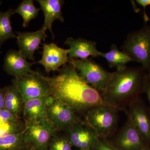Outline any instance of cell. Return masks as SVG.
<instances>
[{"label":"cell","mask_w":150,"mask_h":150,"mask_svg":"<svg viewBox=\"0 0 150 150\" xmlns=\"http://www.w3.org/2000/svg\"><path fill=\"white\" fill-rule=\"evenodd\" d=\"M53 77L45 76L51 96L64 103L76 113H83L92 108L106 104L101 94L83 80L72 65L68 63Z\"/></svg>","instance_id":"6da1fadb"},{"label":"cell","mask_w":150,"mask_h":150,"mask_svg":"<svg viewBox=\"0 0 150 150\" xmlns=\"http://www.w3.org/2000/svg\"><path fill=\"white\" fill-rule=\"evenodd\" d=\"M147 74L142 66H126L116 69L101 93L103 101L126 112L130 105L144 93Z\"/></svg>","instance_id":"7a4b0ae2"},{"label":"cell","mask_w":150,"mask_h":150,"mask_svg":"<svg viewBox=\"0 0 150 150\" xmlns=\"http://www.w3.org/2000/svg\"><path fill=\"white\" fill-rule=\"evenodd\" d=\"M118 110L107 104L95 106L86 112L84 121L99 138L108 140L116 131Z\"/></svg>","instance_id":"3957f363"},{"label":"cell","mask_w":150,"mask_h":150,"mask_svg":"<svg viewBox=\"0 0 150 150\" xmlns=\"http://www.w3.org/2000/svg\"><path fill=\"white\" fill-rule=\"evenodd\" d=\"M121 49L150 74V25L146 23L128 34Z\"/></svg>","instance_id":"277c9868"},{"label":"cell","mask_w":150,"mask_h":150,"mask_svg":"<svg viewBox=\"0 0 150 150\" xmlns=\"http://www.w3.org/2000/svg\"><path fill=\"white\" fill-rule=\"evenodd\" d=\"M68 63L72 65L86 83L102 93L112 76L110 72L103 69L92 59H69Z\"/></svg>","instance_id":"5b68a950"},{"label":"cell","mask_w":150,"mask_h":150,"mask_svg":"<svg viewBox=\"0 0 150 150\" xmlns=\"http://www.w3.org/2000/svg\"><path fill=\"white\" fill-rule=\"evenodd\" d=\"M12 84L21 95L24 102L39 98L51 96L50 86L45 76L38 71L18 78H14Z\"/></svg>","instance_id":"8992f818"},{"label":"cell","mask_w":150,"mask_h":150,"mask_svg":"<svg viewBox=\"0 0 150 150\" xmlns=\"http://www.w3.org/2000/svg\"><path fill=\"white\" fill-rule=\"evenodd\" d=\"M58 131L48 121L44 119L25 125V139L36 150H45Z\"/></svg>","instance_id":"52a82bcc"},{"label":"cell","mask_w":150,"mask_h":150,"mask_svg":"<svg viewBox=\"0 0 150 150\" xmlns=\"http://www.w3.org/2000/svg\"><path fill=\"white\" fill-rule=\"evenodd\" d=\"M47 117L58 131H65L75 124L85 122L71 108L61 100L55 99L48 105Z\"/></svg>","instance_id":"ba28073f"},{"label":"cell","mask_w":150,"mask_h":150,"mask_svg":"<svg viewBox=\"0 0 150 150\" xmlns=\"http://www.w3.org/2000/svg\"><path fill=\"white\" fill-rule=\"evenodd\" d=\"M126 113L140 136L150 147V110L149 107L140 97L130 105Z\"/></svg>","instance_id":"9c48e42d"},{"label":"cell","mask_w":150,"mask_h":150,"mask_svg":"<svg viewBox=\"0 0 150 150\" xmlns=\"http://www.w3.org/2000/svg\"><path fill=\"white\" fill-rule=\"evenodd\" d=\"M108 141L119 150H142L149 146L137 132L128 117L126 123L112 139Z\"/></svg>","instance_id":"30bf717a"},{"label":"cell","mask_w":150,"mask_h":150,"mask_svg":"<svg viewBox=\"0 0 150 150\" xmlns=\"http://www.w3.org/2000/svg\"><path fill=\"white\" fill-rule=\"evenodd\" d=\"M65 131L72 146L80 150H92L99 139L96 132L85 122L75 124Z\"/></svg>","instance_id":"8fae6325"},{"label":"cell","mask_w":150,"mask_h":150,"mask_svg":"<svg viewBox=\"0 0 150 150\" xmlns=\"http://www.w3.org/2000/svg\"><path fill=\"white\" fill-rule=\"evenodd\" d=\"M42 58L36 62L44 67L46 72L58 71L59 68L69 62V49L60 48L54 43L43 44Z\"/></svg>","instance_id":"7c38bea8"},{"label":"cell","mask_w":150,"mask_h":150,"mask_svg":"<svg viewBox=\"0 0 150 150\" xmlns=\"http://www.w3.org/2000/svg\"><path fill=\"white\" fill-rule=\"evenodd\" d=\"M36 63H30L20 51L11 49L6 54L3 67L8 74L18 78L32 72L31 67Z\"/></svg>","instance_id":"4fadbf2b"},{"label":"cell","mask_w":150,"mask_h":150,"mask_svg":"<svg viewBox=\"0 0 150 150\" xmlns=\"http://www.w3.org/2000/svg\"><path fill=\"white\" fill-rule=\"evenodd\" d=\"M19 51L26 58L34 62V53L38 50L42 40L47 37L46 31L40 28L35 32H17Z\"/></svg>","instance_id":"5bb4252c"},{"label":"cell","mask_w":150,"mask_h":150,"mask_svg":"<svg viewBox=\"0 0 150 150\" xmlns=\"http://www.w3.org/2000/svg\"><path fill=\"white\" fill-rule=\"evenodd\" d=\"M54 99L51 96H49L29 100L24 102L23 111L25 125L47 119V108Z\"/></svg>","instance_id":"9a60e30c"},{"label":"cell","mask_w":150,"mask_h":150,"mask_svg":"<svg viewBox=\"0 0 150 150\" xmlns=\"http://www.w3.org/2000/svg\"><path fill=\"white\" fill-rule=\"evenodd\" d=\"M65 44L69 47V59H85L89 56H101L102 52L97 50L96 42L82 38H68Z\"/></svg>","instance_id":"2e32d148"},{"label":"cell","mask_w":150,"mask_h":150,"mask_svg":"<svg viewBox=\"0 0 150 150\" xmlns=\"http://www.w3.org/2000/svg\"><path fill=\"white\" fill-rule=\"evenodd\" d=\"M36 1L39 3L44 15V23L41 29L46 31L48 30L54 39L55 35L52 30V25L56 20L64 22L62 8L64 1L63 0H37Z\"/></svg>","instance_id":"e0dca14e"},{"label":"cell","mask_w":150,"mask_h":150,"mask_svg":"<svg viewBox=\"0 0 150 150\" xmlns=\"http://www.w3.org/2000/svg\"><path fill=\"white\" fill-rule=\"evenodd\" d=\"M5 89V108L16 115H19L23 110L24 101L21 95L13 84Z\"/></svg>","instance_id":"ac0fdd59"},{"label":"cell","mask_w":150,"mask_h":150,"mask_svg":"<svg viewBox=\"0 0 150 150\" xmlns=\"http://www.w3.org/2000/svg\"><path fill=\"white\" fill-rule=\"evenodd\" d=\"M101 57L107 61L110 68L116 67V69L126 67L129 62H135L131 56L123 51L119 50L117 45L112 44L110 51L107 53H103Z\"/></svg>","instance_id":"d6986e66"},{"label":"cell","mask_w":150,"mask_h":150,"mask_svg":"<svg viewBox=\"0 0 150 150\" xmlns=\"http://www.w3.org/2000/svg\"><path fill=\"white\" fill-rule=\"evenodd\" d=\"M25 128L19 133L0 138V150H23L28 144L25 139Z\"/></svg>","instance_id":"ffe728a7"},{"label":"cell","mask_w":150,"mask_h":150,"mask_svg":"<svg viewBox=\"0 0 150 150\" xmlns=\"http://www.w3.org/2000/svg\"><path fill=\"white\" fill-rule=\"evenodd\" d=\"M14 14V9L11 8L4 12H0V48L6 40L17 37L11 23V17Z\"/></svg>","instance_id":"44dd1931"},{"label":"cell","mask_w":150,"mask_h":150,"mask_svg":"<svg viewBox=\"0 0 150 150\" xmlns=\"http://www.w3.org/2000/svg\"><path fill=\"white\" fill-rule=\"evenodd\" d=\"M40 9L35 6L32 0H23L16 9H14V13L21 16L23 20V26L26 27L30 22L36 17Z\"/></svg>","instance_id":"7402d4cb"},{"label":"cell","mask_w":150,"mask_h":150,"mask_svg":"<svg viewBox=\"0 0 150 150\" xmlns=\"http://www.w3.org/2000/svg\"><path fill=\"white\" fill-rule=\"evenodd\" d=\"M25 128V123L21 119L11 123L0 122V138L21 132Z\"/></svg>","instance_id":"603a6c76"},{"label":"cell","mask_w":150,"mask_h":150,"mask_svg":"<svg viewBox=\"0 0 150 150\" xmlns=\"http://www.w3.org/2000/svg\"><path fill=\"white\" fill-rule=\"evenodd\" d=\"M50 145L49 150H72V146L67 134L64 136L54 137Z\"/></svg>","instance_id":"cb8c5ba5"},{"label":"cell","mask_w":150,"mask_h":150,"mask_svg":"<svg viewBox=\"0 0 150 150\" xmlns=\"http://www.w3.org/2000/svg\"><path fill=\"white\" fill-rule=\"evenodd\" d=\"M20 119L19 115L13 114L5 108L0 110V122L11 123Z\"/></svg>","instance_id":"d4e9b609"},{"label":"cell","mask_w":150,"mask_h":150,"mask_svg":"<svg viewBox=\"0 0 150 150\" xmlns=\"http://www.w3.org/2000/svg\"><path fill=\"white\" fill-rule=\"evenodd\" d=\"M92 150H119L108 139L99 138Z\"/></svg>","instance_id":"484cf974"},{"label":"cell","mask_w":150,"mask_h":150,"mask_svg":"<svg viewBox=\"0 0 150 150\" xmlns=\"http://www.w3.org/2000/svg\"><path fill=\"white\" fill-rule=\"evenodd\" d=\"M144 93L146 94L148 100H149V109L150 110V74H147L146 76V80H145V82L144 85Z\"/></svg>","instance_id":"4316f807"},{"label":"cell","mask_w":150,"mask_h":150,"mask_svg":"<svg viewBox=\"0 0 150 150\" xmlns=\"http://www.w3.org/2000/svg\"><path fill=\"white\" fill-rule=\"evenodd\" d=\"M140 5L143 6L144 9V19L145 22L146 23L149 20V18L148 17L146 13V11L145 8L147 6L150 5V0H137L136 1Z\"/></svg>","instance_id":"83f0119b"},{"label":"cell","mask_w":150,"mask_h":150,"mask_svg":"<svg viewBox=\"0 0 150 150\" xmlns=\"http://www.w3.org/2000/svg\"><path fill=\"white\" fill-rule=\"evenodd\" d=\"M5 89L0 88V110L5 108Z\"/></svg>","instance_id":"f1b7e54d"},{"label":"cell","mask_w":150,"mask_h":150,"mask_svg":"<svg viewBox=\"0 0 150 150\" xmlns=\"http://www.w3.org/2000/svg\"><path fill=\"white\" fill-rule=\"evenodd\" d=\"M142 150H150V147H146L144 149H143Z\"/></svg>","instance_id":"f546056e"},{"label":"cell","mask_w":150,"mask_h":150,"mask_svg":"<svg viewBox=\"0 0 150 150\" xmlns=\"http://www.w3.org/2000/svg\"><path fill=\"white\" fill-rule=\"evenodd\" d=\"M2 1H0V6L2 4Z\"/></svg>","instance_id":"4dcf8cb0"},{"label":"cell","mask_w":150,"mask_h":150,"mask_svg":"<svg viewBox=\"0 0 150 150\" xmlns=\"http://www.w3.org/2000/svg\"><path fill=\"white\" fill-rule=\"evenodd\" d=\"M82 150L79 149V150Z\"/></svg>","instance_id":"1f68e13d"},{"label":"cell","mask_w":150,"mask_h":150,"mask_svg":"<svg viewBox=\"0 0 150 150\" xmlns=\"http://www.w3.org/2000/svg\"></svg>","instance_id":"d6a6232c"}]
</instances>
